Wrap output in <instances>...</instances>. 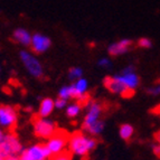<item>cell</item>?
Wrapping results in <instances>:
<instances>
[{
	"label": "cell",
	"mask_w": 160,
	"mask_h": 160,
	"mask_svg": "<svg viewBox=\"0 0 160 160\" xmlns=\"http://www.w3.org/2000/svg\"><path fill=\"white\" fill-rule=\"evenodd\" d=\"M99 141L94 138H88L84 131L76 130L71 133L69 139V151L72 153L83 157V160L88 159V151L93 150L98 146Z\"/></svg>",
	"instance_id": "6da1fadb"
},
{
	"label": "cell",
	"mask_w": 160,
	"mask_h": 160,
	"mask_svg": "<svg viewBox=\"0 0 160 160\" xmlns=\"http://www.w3.org/2000/svg\"><path fill=\"white\" fill-rule=\"evenodd\" d=\"M30 122L34 126V133L37 138L51 139L56 130V123L52 121L44 120L39 114H32L30 118Z\"/></svg>",
	"instance_id": "7a4b0ae2"
},
{
	"label": "cell",
	"mask_w": 160,
	"mask_h": 160,
	"mask_svg": "<svg viewBox=\"0 0 160 160\" xmlns=\"http://www.w3.org/2000/svg\"><path fill=\"white\" fill-rule=\"evenodd\" d=\"M69 139H71V133L65 129L57 128L47 143L48 149L51 151V156H55L62 152L67 142H69Z\"/></svg>",
	"instance_id": "3957f363"
},
{
	"label": "cell",
	"mask_w": 160,
	"mask_h": 160,
	"mask_svg": "<svg viewBox=\"0 0 160 160\" xmlns=\"http://www.w3.org/2000/svg\"><path fill=\"white\" fill-rule=\"evenodd\" d=\"M0 124L7 128L8 133L16 132L17 110L7 104H1L0 105Z\"/></svg>",
	"instance_id": "277c9868"
},
{
	"label": "cell",
	"mask_w": 160,
	"mask_h": 160,
	"mask_svg": "<svg viewBox=\"0 0 160 160\" xmlns=\"http://www.w3.org/2000/svg\"><path fill=\"white\" fill-rule=\"evenodd\" d=\"M46 157H51V151L48 149L47 144L39 143L25 150L22 153L20 160H44Z\"/></svg>",
	"instance_id": "5b68a950"
},
{
	"label": "cell",
	"mask_w": 160,
	"mask_h": 160,
	"mask_svg": "<svg viewBox=\"0 0 160 160\" xmlns=\"http://www.w3.org/2000/svg\"><path fill=\"white\" fill-rule=\"evenodd\" d=\"M20 57H22L25 66L27 67L28 71H29L30 74L34 75L35 78L44 81L45 76H44V74H43V68H42V66H40L39 62H38L36 58H34L30 54L26 53V52H22V53H20Z\"/></svg>",
	"instance_id": "8992f818"
},
{
	"label": "cell",
	"mask_w": 160,
	"mask_h": 160,
	"mask_svg": "<svg viewBox=\"0 0 160 160\" xmlns=\"http://www.w3.org/2000/svg\"><path fill=\"white\" fill-rule=\"evenodd\" d=\"M134 42L130 39H122L120 42H118L115 44H112V45L109 47V54L111 56L115 57L119 56L121 54H124L127 52L131 51L132 48H134Z\"/></svg>",
	"instance_id": "52a82bcc"
},
{
	"label": "cell",
	"mask_w": 160,
	"mask_h": 160,
	"mask_svg": "<svg viewBox=\"0 0 160 160\" xmlns=\"http://www.w3.org/2000/svg\"><path fill=\"white\" fill-rule=\"evenodd\" d=\"M51 44L52 42L48 37H44L40 34H35L32 38V51L36 54H42L51 46Z\"/></svg>",
	"instance_id": "ba28073f"
},
{
	"label": "cell",
	"mask_w": 160,
	"mask_h": 160,
	"mask_svg": "<svg viewBox=\"0 0 160 160\" xmlns=\"http://www.w3.org/2000/svg\"><path fill=\"white\" fill-rule=\"evenodd\" d=\"M103 85L108 91L113 94H120L124 88H128L124 83L121 82L118 78H112V76H105L103 80Z\"/></svg>",
	"instance_id": "9c48e42d"
},
{
	"label": "cell",
	"mask_w": 160,
	"mask_h": 160,
	"mask_svg": "<svg viewBox=\"0 0 160 160\" xmlns=\"http://www.w3.org/2000/svg\"><path fill=\"white\" fill-rule=\"evenodd\" d=\"M3 139L6 140V142L8 143L9 148H10L11 155H17L22 151V144L18 141V136L16 132L13 133H8L7 136L3 137Z\"/></svg>",
	"instance_id": "30bf717a"
},
{
	"label": "cell",
	"mask_w": 160,
	"mask_h": 160,
	"mask_svg": "<svg viewBox=\"0 0 160 160\" xmlns=\"http://www.w3.org/2000/svg\"><path fill=\"white\" fill-rule=\"evenodd\" d=\"M104 128V122L101 120H98L95 122L91 123V124H88V123H83L82 124V131L84 132H88V133L91 134H98L100 133Z\"/></svg>",
	"instance_id": "8fae6325"
},
{
	"label": "cell",
	"mask_w": 160,
	"mask_h": 160,
	"mask_svg": "<svg viewBox=\"0 0 160 160\" xmlns=\"http://www.w3.org/2000/svg\"><path fill=\"white\" fill-rule=\"evenodd\" d=\"M121 82H123L129 88H137V86L140 84V78L138 75H136L134 73H130V74H126V75H120V76H117Z\"/></svg>",
	"instance_id": "7c38bea8"
},
{
	"label": "cell",
	"mask_w": 160,
	"mask_h": 160,
	"mask_svg": "<svg viewBox=\"0 0 160 160\" xmlns=\"http://www.w3.org/2000/svg\"><path fill=\"white\" fill-rule=\"evenodd\" d=\"M54 101L51 99V98H46L42 101L40 103V107H39V113L38 114L40 115L42 118H46L48 115L51 114L52 111L54 109Z\"/></svg>",
	"instance_id": "4fadbf2b"
},
{
	"label": "cell",
	"mask_w": 160,
	"mask_h": 160,
	"mask_svg": "<svg viewBox=\"0 0 160 160\" xmlns=\"http://www.w3.org/2000/svg\"><path fill=\"white\" fill-rule=\"evenodd\" d=\"M13 38L16 42L18 43H22L24 45H29L32 39H30V36L28 34V32H26L25 29H17L13 32Z\"/></svg>",
	"instance_id": "5bb4252c"
},
{
	"label": "cell",
	"mask_w": 160,
	"mask_h": 160,
	"mask_svg": "<svg viewBox=\"0 0 160 160\" xmlns=\"http://www.w3.org/2000/svg\"><path fill=\"white\" fill-rule=\"evenodd\" d=\"M93 95L94 91L92 92H84V93L81 95L80 99L76 100V105L80 107V109H84V108L88 107L91 102L93 101Z\"/></svg>",
	"instance_id": "9a60e30c"
},
{
	"label": "cell",
	"mask_w": 160,
	"mask_h": 160,
	"mask_svg": "<svg viewBox=\"0 0 160 160\" xmlns=\"http://www.w3.org/2000/svg\"><path fill=\"white\" fill-rule=\"evenodd\" d=\"M133 132H134L133 128L130 124H122L120 127V136L127 142L131 141V139L133 137Z\"/></svg>",
	"instance_id": "2e32d148"
},
{
	"label": "cell",
	"mask_w": 160,
	"mask_h": 160,
	"mask_svg": "<svg viewBox=\"0 0 160 160\" xmlns=\"http://www.w3.org/2000/svg\"><path fill=\"white\" fill-rule=\"evenodd\" d=\"M73 153L69 150H63L62 152L55 156H51L49 160H72Z\"/></svg>",
	"instance_id": "e0dca14e"
},
{
	"label": "cell",
	"mask_w": 160,
	"mask_h": 160,
	"mask_svg": "<svg viewBox=\"0 0 160 160\" xmlns=\"http://www.w3.org/2000/svg\"><path fill=\"white\" fill-rule=\"evenodd\" d=\"M75 85L72 86H65L59 91V98H63V99H72L73 92H74Z\"/></svg>",
	"instance_id": "ac0fdd59"
},
{
	"label": "cell",
	"mask_w": 160,
	"mask_h": 160,
	"mask_svg": "<svg viewBox=\"0 0 160 160\" xmlns=\"http://www.w3.org/2000/svg\"><path fill=\"white\" fill-rule=\"evenodd\" d=\"M83 72L81 68H78V67H72V68L68 71V78L69 80H75V78H80L82 76Z\"/></svg>",
	"instance_id": "d6986e66"
},
{
	"label": "cell",
	"mask_w": 160,
	"mask_h": 160,
	"mask_svg": "<svg viewBox=\"0 0 160 160\" xmlns=\"http://www.w3.org/2000/svg\"><path fill=\"white\" fill-rule=\"evenodd\" d=\"M81 111L80 107L76 105V104H72V105H69L66 110V114L67 117H75V115H78V112Z\"/></svg>",
	"instance_id": "ffe728a7"
},
{
	"label": "cell",
	"mask_w": 160,
	"mask_h": 160,
	"mask_svg": "<svg viewBox=\"0 0 160 160\" xmlns=\"http://www.w3.org/2000/svg\"><path fill=\"white\" fill-rule=\"evenodd\" d=\"M134 94H136V91H134L132 88H126L123 90L122 92L120 93V95L122 96L123 99H131V98H133Z\"/></svg>",
	"instance_id": "44dd1931"
},
{
	"label": "cell",
	"mask_w": 160,
	"mask_h": 160,
	"mask_svg": "<svg viewBox=\"0 0 160 160\" xmlns=\"http://www.w3.org/2000/svg\"><path fill=\"white\" fill-rule=\"evenodd\" d=\"M137 46L141 48H150L152 46L151 40L148 39V38H140L137 43Z\"/></svg>",
	"instance_id": "7402d4cb"
},
{
	"label": "cell",
	"mask_w": 160,
	"mask_h": 160,
	"mask_svg": "<svg viewBox=\"0 0 160 160\" xmlns=\"http://www.w3.org/2000/svg\"><path fill=\"white\" fill-rule=\"evenodd\" d=\"M75 88H76V90L78 92L84 93L86 91V88H88V83H86L85 80H78V82L75 84Z\"/></svg>",
	"instance_id": "603a6c76"
},
{
	"label": "cell",
	"mask_w": 160,
	"mask_h": 160,
	"mask_svg": "<svg viewBox=\"0 0 160 160\" xmlns=\"http://www.w3.org/2000/svg\"><path fill=\"white\" fill-rule=\"evenodd\" d=\"M148 94H152V95H158L160 94V85H157L156 88H150L146 90Z\"/></svg>",
	"instance_id": "cb8c5ba5"
},
{
	"label": "cell",
	"mask_w": 160,
	"mask_h": 160,
	"mask_svg": "<svg viewBox=\"0 0 160 160\" xmlns=\"http://www.w3.org/2000/svg\"><path fill=\"white\" fill-rule=\"evenodd\" d=\"M65 104H66V100L63 99V98H59L55 101V105H56V108H58V109H62V108L65 107Z\"/></svg>",
	"instance_id": "d4e9b609"
},
{
	"label": "cell",
	"mask_w": 160,
	"mask_h": 160,
	"mask_svg": "<svg viewBox=\"0 0 160 160\" xmlns=\"http://www.w3.org/2000/svg\"><path fill=\"white\" fill-rule=\"evenodd\" d=\"M134 71V66H132V65H130V66L126 67L124 69H122L121 71V75H126V74H130V73H133Z\"/></svg>",
	"instance_id": "484cf974"
},
{
	"label": "cell",
	"mask_w": 160,
	"mask_h": 160,
	"mask_svg": "<svg viewBox=\"0 0 160 160\" xmlns=\"http://www.w3.org/2000/svg\"><path fill=\"white\" fill-rule=\"evenodd\" d=\"M150 113L153 115H157V117H160V103L158 104V105H156L155 108H152V109L150 110Z\"/></svg>",
	"instance_id": "4316f807"
},
{
	"label": "cell",
	"mask_w": 160,
	"mask_h": 160,
	"mask_svg": "<svg viewBox=\"0 0 160 160\" xmlns=\"http://www.w3.org/2000/svg\"><path fill=\"white\" fill-rule=\"evenodd\" d=\"M99 65H100L101 67H110V66H111V64H110V62L108 61V59H105V58L101 59V61L99 62Z\"/></svg>",
	"instance_id": "83f0119b"
},
{
	"label": "cell",
	"mask_w": 160,
	"mask_h": 160,
	"mask_svg": "<svg viewBox=\"0 0 160 160\" xmlns=\"http://www.w3.org/2000/svg\"><path fill=\"white\" fill-rule=\"evenodd\" d=\"M153 153L157 158L160 159V144L159 146H153Z\"/></svg>",
	"instance_id": "f1b7e54d"
},
{
	"label": "cell",
	"mask_w": 160,
	"mask_h": 160,
	"mask_svg": "<svg viewBox=\"0 0 160 160\" xmlns=\"http://www.w3.org/2000/svg\"><path fill=\"white\" fill-rule=\"evenodd\" d=\"M9 84H10V85H13V86H20V83H19V81L15 80V78H10V81H9Z\"/></svg>",
	"instance_id": "f546056e"
},
{
	"label": "cell",
	"mask_w": 160,
	"mask_h": 160,
	"mask_svg": "<svg viewBox=\"0 0 160 160\" xmlns=\"http://www.w3.org/2000/svg\"><path fill=\"white\" fill-rule=\"evenodd\" d=\"M153 139H155L157 142H159V144H160V130H158L157 132L153 134Z\"/></svg>",
	"instance_id": "4dcf8cb0"
},
{
	"label": "cell",
	"mask_w": 160,
	"mask_h": 160,
	"mask_svg": "<svg viewBox=\"0 0 160 160\" xmlns=\"http://www.w3.org/2000/svg\"><path fill=\"white\" fill-rule=\"evenodd\" d=\"M2 91L5 92L6 94H11V93H12V92H11V90H10V88H7V86H3Z\"/></svg>",
	"instance_id": "1f68e13d"
},
{
	"label": "cell",
	"mask_w": 160,
	"mask_h": 160,
	"mask_svg": "<svg viewBox=\"0 0 160 160\" xmlns=\"http://www.w3.org/2000/svg\"><path fill=\"white\" fill-rule=\"evenodd\" d=\"M5 160H18L17 158H13V157H8V158H6Z\"/></svg>",
	"instance_id": "d6a6232c"
},
{
	"label": "cell",
	"mask_w": 160,
	"mask_h": 160,
	"mask_svg": "<svg viewBox=\"0 0 160 160\" xmlns=\"http://www.w3.org/2000/svg\"><path fill=\"white\" fill-rule=\"evenodd\" d=\"M25 110H26V111H28V112H32V108H30V107L26 108V109H25Z\"/></svg>",
	"instance_id": "836d02e7"
},
{
	"label": "cell",
	"mask_w": 160,
	"mask_h": 160,
	"mask_svg": "<svg viewBox=\"0 0 160 160\" xmlns=\"http://www.w3.org/2000/svg\"><path fill=\"white\" fill-rule=\"evenodd\" d=\"M0 160H3V158H2V156L0 155Z\"/></svg>",
	"instance_id": "e575fe53"
}]
</instances>
